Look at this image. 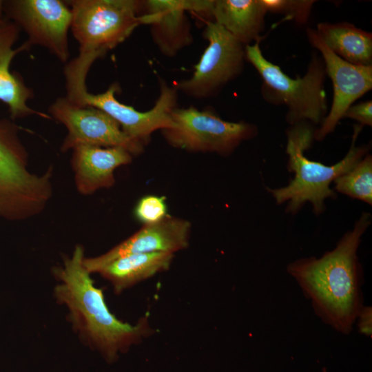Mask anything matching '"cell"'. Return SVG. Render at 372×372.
Returning <instances> with one entry per match:
<instances>
[{
  "instance_id": "d6986e66",
  "label": "cell",
  "mask_w": 372,
  "mask_h": 372,
  "mask_svg": "<svg viewBox=\"0 0 372 372\" xmlns=\"http://www.w3.org/2000/svg\"><path fill=\"white\" fill-rule=\"evenodd\" d=\"M318 37L334 54L355 65H372V34L349 22L317 24Z\"/></svg>"
},
{
  "instance_id": "3957f363",
  "label": "cell",
  "mask_w": 372,
  "mask_h": 372,
  "mask_svg": "<svg viewBox=\"0 0 372 372\" xmlns=\"http://www.w3.org/2000/svg\"><path fill=\"white\" fill-rule=\"evenodd\" d=\"M362 128L360 125L354 126L351 144L344 157L334 165H327L304 156V152L314 141L313 125L302 122L290 125L287 131V169L295 176L287 186L276 189L267 187L276 203H287L286 211L295 214L309 202L314 214L322 213L325 200L335 196L330 187L331 183L353 167L369 151V145L355 146Z\"/></svg>"
},
{
  "instance_id": "603a6c76",
  "label": "cell",
  "mask_w": 372,
  "mask_h": 372,
  "mask_svg": "<svg viewBox=\"0 0 372 372\" xmlns=\"http://www.w3.org/2000/svg\"><path fill=\"white\" fill-rule=\"evenodd\" d=\"M343 118L356 121L361 126H372V101H362L351 105L345 112Z\"/></svg>"
},
{
  "instance_id": "5bb4252c",
  "label": "cell",
  "mask_w": 372,
  "mask_h": 372,
  "mask_svg": "<svg viewBox=\"0 0 372 372\" xmlns=\"http://www.w3.org/2000/svg\"><path fill=\"white\" fill-rule=\"evenodd\" d=\"M185 0L144 1L141 25H149L151 37L162 54L172 58L193 41Z\"/></svg>"
},
{
  "instance_id": "9a60e30c",
  "label": "cell",
  "mask_w": 372,
  "mask_h": 372,
  "mask_svg": "<svg viewBox=\"0 0 372 372\" xmlns=\"http://www.w3.org/2000/svg\"><path fill=\"white\" fill-rule=\"evenodd\" d=\"M20 30V28L6 16L0 21V101L8 107L13 121L32 115L52 119L49 114L28 105V101L34 96L32 90L25 85L20 74L10 72L14 57L30 48L25 42L19 48H12L19 39Z\"/></svg>"
},
{
  "instance_id": "5b68a950",
  "label": "cell",
  "mask_w": 372,
  "mask_h": 372,
  "mask_svg": "<svg viewBox=\"0 0 372 372\" xmlns=\"http://www.w3.org/2000/svg\"><path fill=\"white\" fill-rule=\"evenodd\" d=\"M260 41L245 45V57L262 79L263 99L270 104L285 105V120L290 125L302 122L320 125L328 113L327 74L321 56L313 52L304 75L293 79L265 57Z\"/></svg>"
},
{
  "instance_id": "9c48e42d",
  "label": "cell",
  "mask_w": 372,
  "mask_h": 372,
  "mask_svg": "<svg viewBox=\"0 0 372 372\" xmlns=\"http://www.w3.org/2000/svg\"><path fill=\"white\" fill-rule=\"evenodd\" d=\"M203 36L208 45L194 66L192 76L173 85L178 92L196 99L218 96L242 73L246 61L245 45L220 25L206 22Z\"/></svg>"
},
{
  "instance_id": "d4e9b609",
  "label": "cell",
  "mask_w": 372,
  "mask_h": 372,
  "mask_svg": "<svg viewBox=\"0 0 372 372\" xmlns=\"http://www.w3.org/2000/svg\"><path fill=\"white\" fill-rule=\"evenodd\" d=\"M4 17V1L0 0V21L3 19Z\"/></svg>"
},
{
  "instance_id": "e0dca14e",
  "label": "cell",
  "mask_w": 372,
  "mask_h": 372,
  "mask_svg": "<svg viewBox=\"0 0 372 372\" xmlns=\"http://www.w3.org/2000/svg\"><path fill=\"white\" fill-rule=\"evenodd\" d=\"M267 12L261 0H213L212 22L244 45L262 39Z\"/></svg>"
},
{
  "instance_id": "8992f818",
  "label": "cell",
  "mask_w": 372,
  "mask_h": 372,
  "mask_svg": "<svg viewBox=\"0 0 372 372\" xmlns=\"http://www.w3.org/2000/svg\"><path fill=\"white\" fill-rule=\"evenodd\" d=\"M90 69L76 61H70L64 69L66 98L80 105L99 108L121 125L123 131L132 139L146 145L156 130L171 127L172 112L178 107V91L163 79L159 81L160 94L154 105L147 112H139L118 101L115 94L119 85L112 84L104 92L94 94L86 87Z\"/></svg>"
},
{
  "instance_id": "ffe728a7",
  "label": "cell",
  "mask_w": 372,
  "mask_h": 372,
  "mask_svg": "<svg viewBox=\"0 0 372 372\" xmlns=\"http://www.w3.org/2000/svg\"><path fill=\"white\" fill-rule=\"evenodd\" d=\"M334 189L351 198L372 204V156L367 154L334 181Z\"/></svg>"
},
{
  "instance_id": "8fae6325",
  "label": "cell",
  "mask_w": 372,
  "mask_h": 372,
  "mask_svg": "<svg viewBox=\"0 0 372 372\" xmlns=\"http://www.w3.org/2000/svg\"><path fill=\"white\" fill-rule=\"evenodd\" d=\"M4 14L13 21L28 37L31 47L46 48L61 62H68V39L72 12L65 1L13 0L4 1Z\"/></svg>"
},
{
  "instance_id": "6da1fadb",
  "label": "cell",
  "mask_w": 372,
  "mask_h": 372,
  "mask_svg": "<svg viewBox=\"0 0 372 372\" xmlns=\"http://www.w3.org/2000/svg\"><path fill=\"white\" fill-rule=\"evenodd\" d=\"M371 222V214L362 213L334 249L320 258H300L287 267L318 317L344 334L351 331L363 306L357 251Z\"/></svg>"
},
{
  "instance_id": "4fadbf2b",
  "label": "cell",
  "mask_w": 372,
  "mask_h": 372,
  "mask_svg": "<svg viewBox=\"0 0 372 372\" xmlns=\"http://www.w3.org/2000/svg\"><path fill=\"white\" fill-rule=\"evenodd\" d=\"M191 223L183 218L168 215L159 223L143 225L131 236L107 252L96 256L85 257L83 264L90 273H98L111 261L128 254L176 251L189 244Z\"/></svg>"
},
{
  "instance_id": "44dd1931",
  "label": "cell",
  "mask_w": 372,
  "mask_h": 372,
  "mask_svg": "<svg viewBox=\"0 0 372 372\" xmlns=\"http://www.w3.org/2000/svg\"><path fill=\"white\" fill-rule=\"evenodd\" d=\"M267 12L279 14L300 25L309 20L313 0H261Z\"/></svg>"
},
{
  "instance_id": "30bf717a",
  "label": "cell",
  "mask_w": 372,
  "mask_h": 372,
  "mask_svg": "<svg viewBox=\"0 0 372 372\" xmlns=\"http://www.w3.org/2000/svg\"><path fill=\"white\" fill-rule=\"evenodd\" d=\"M48 112L52 119L67 129L61 145L62 152L80 145L122 147L132 156L144 150V145L127 136L115 119L99 108L80 105L66 97H59L49 107Z\"/></svg>"
},
{
  "instance_id": "7a4b0ae2",
  "label": "cell",
  "mask_w": 372,
  "mask_h": 372,
  "mask_svg": "<svg viewBox=\"0 0 372 372\" xmlns=\"http://www.w3.org/2000/svg\"><path fill=\"white\" fill-rule=\"evenodd\" d=\"M85 257L83 247L78 245L71 256H63L61 265L52 268L58 282L54 297L66 307L67 318L80 341L113 361L119 351L141 341L151 329L146 318L132 325L110 311L103 290L94 285L83 264Z\"/></svg>"
},
{
  "instance_id": "7402d4cb",
  "label": "cell",
  "mask_w": 372,
  "mask_h": 372,
  "mask_svg": "<svg viewBox=\"0 0 372 372\" xmlns=\"http://www.w3.org/2000/svg\"><path fill=\"white\" fill-rule=\"evenodd\" d=\"M134 214L143 225L161 222L169 215L165 197L156 195L142 197L134 207Z\"/></svg>"
},
{
  "instance_id": "cb8c5ba5",
  "label": "cell",
  "mask_w": 372,
  "mask_h": 372,
  "mask_svg": "<svg viewBox=\"0 0 372 372\" xmlns=\"http://www.w3.org/2000/svg\"><path fill=\"white\" fill-rule=\"evenodd\" d=\"M358 322L359 331L366 335L371 336L372 309L369 306H362L355 322Z\"/></svg>"
},
{
  "instance_id": "ba28073f",
  "label": "cell",
  "mask_w": 372,
  "mask_h": 372,
  "mask_svg": "<svg viewBox=\"0 0 372 372\" xmlns=\"http://www.w3.org/2000/svg\"><path fill=\"white\" fill-rule=\"evenodd\" d=\"M172 126L161 130L173 147L189 152L230 155L243 142L258 134L257 127L245 121L229 122L214 110L176 107L171 113Z\"/></svg>"
},
{
  "instance_id": "7c38bea8",
  "label": "cell",
  "mask_w": 372,
  "mask_h": 372,
  "mask_svg": "<svg viewBox=\"0 0 372 372\" xmlns=\"http://www.w3.org/2000/svg\"><path fill=\"white\" fill-rule=\"evenodd\" d=\"M306 33L309 44L322 59L333 90L330 110L313 134V139L321 141L334 132L347 110L372 89V65L350 63L329 50L314 29L308 28Z\"/></svg>"
},
{
  "instance_id": "52a82bcc",
  "label": "cell",
  "mask_w": 372,
  "mask_h": 372,
  "mask_svg": "<svg viewBox=\"0 0 372 372\" xmlns=\"http://www.w3.org/2000/svg\"><path fill=\"white\" fill-rule=\"evenodd\" d=\"M70 29L81 55L95 61L125 41L141 25L144 1L70 0Z\"/></svg>"
},
{
  "instance_id": "277c9868",
  "label": "cell",
  "mask_w": 372,
  "mask_h": 372,
  "mask_svg": "<svg viewBox=\"0 0 372 372\" xmlns=\"http://www.w3.org/2000/svg\"><path fill=\"white\" fill-rule=\"evenodd\" d=\"M13 120L0 118V220H26L41 214L53 194V167L37 174L28 168V153Z\"/></svg>"
},
{
  "instance_id": "2e32d148",
  "label": "cell",
  "mask_w": 372,
  "mask_h": 372,
  "mask_svg": "<svg viewBox=\"0 0 372 372\" xmlns=\"http://www.w3.org/2000/svg\"><path fill=\"white\" fill-rule=\"evenodd\" d=\"M132 161V155L122 147H76L72 149L71 166L77 191L90 195L114 186V171Z\"/></svg>"
},
{
  "instance_id": "ac0fdd59",
  "label": "cell",
  "mask_w": 372,
  "mask_h": 372,
  "mask_svg": "<svg viewBox=\"0 0 372 372\" xmlns=\"http://www.w3.org/2000/svg\"><path fill=\"white\" fill-rule=\"evenodd\" d=\"M174 254L152 252L133 254L119 257L98 272L113 286L115 293L169 269Z\"/></svg>"
}]
</instances>
